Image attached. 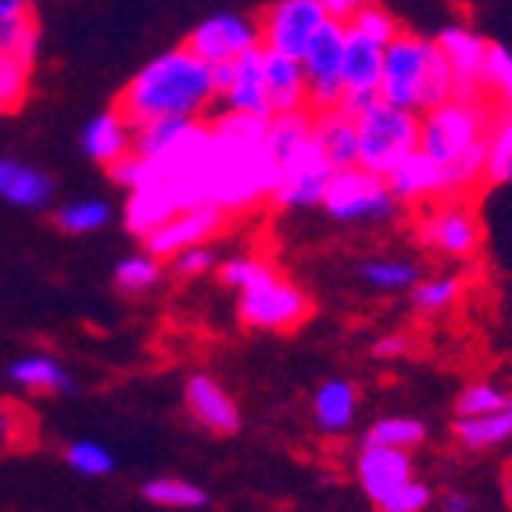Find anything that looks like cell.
I'll return each instance as SVG.
<instances>
[{
  "instance_id": "obj_1",
  "label": "cell",
  "mask_w": 512,
  "mask_h": 512,
  "mask_svg": "<svg viewBox=\"0 0 512 512\" xmlns=\"http://www.w3.org/2000/svg\"><path fill=\"white\" fill-rule=\"evenodd\" d=\"M269 115L222 111L212 122V147L197 190L205 205L248 212L262 197H273L280 165L269 154Z\"/></svg>"
},
{
  "instance_id": "obj_2",
  "label": "cell",
  "mask_w": 512,
  "mask_h": 512,
  "mask_svg": "<svg viewBox=\"0 0 512 512\" xmlns=\"http://www.w3.org/2000/svg\"><path fill=\"white\" fill-rule=\"evenodd\" d=\"M215 97H219V90H215L212 61H205L183 43L176 51L154 58L147 69H140L133 83L122 90L115 108L133 126H144V122L169 119V115L201 119Z\"/></svg>"
},
{
  "instance_id": "obj_3",
  "label": "cell",
  "mask_w": 512,
  "mask_h": 512,
  "mask_svg": "<svg viewBox=\"0 0 512 512\" xmlns=\"http://www.w3.org/2000/svg\"><path fill=\"white\" fill-rule=\"evenodd\" d=\"M487 137H491V108L480 101V94H455L452 101L427 111L423 129H419V147L441 169H448Z\"/></svg>"
},
{
  "instance_id": "obj_4",
  "label": "cell",
  "mask_w": 512,
  "mask_h": 512,
  "mask_svg": "<svg viewBox=\"0 0 512 512\" xmlns=\"http://www.w3.org/2000/svg\"><path fill=\"white\" fill-rule=\"evenodd\" d=\"M419 129L423 119L416 111L380 97L366 115H359V165L387 180L412 151H419Z\"/></svg>"
},
{
  "instance_id": "obj_5",
  "label": "cell",
  "mask_w": 512,
  "mask_h": 512,
  "mask_svg": "<svg viewBox=\"0 0 512 512\" xmlns=\"http://www.w3.org/2000/svg\"><path fill=\"white\" fill-rule=\"evenodd\" d=\"M437 43L423 36L398 33L384 47V72H380V97L402 108L423 111V94H427V79L434 69Z\"/></svg>"
},
{
  "instance_id": "obj_6",
  "label": "cell",
  "mask_w": 512,
  "mask_h": 512,
  "mask_svg": "<svg viewBox=\"0 0 512 512\" xmlns=\"http://www.w3.org/2000/svg\"><path fill=\"white\" fill-rule=\"evenodd\" d=\"M398 197H394L391 183L376 172L362 169V165H348L337 169L326 183L323 208L341 222H373V219H391Z\"/></svg>"
},
{
  "instance_id": "obj_7",
  "label": "cell",
  "mask_w": 512,
  "mask_h": 512,
  "mask_svg": "<svg viewBox=\"0 0 512 512\" xmlns=\"http://www.w3.org/2000/svg\"><path fill=\"white\" fill-rule=\"evenodd\" d=\"M344 40H348V22L341 18H326L323 29L312 36L305 58L308 76V108L326 111L337 108L344 97Z\"/></svg>"
},
{
  "instance_id": "obj_8",
  "label": "cell",
  "mask_w": 512,
  "mask_h": 512,
  "mask_svg": "<svg viewBox=\"0 0 512 512\" xmlns=\"http://www.w3.org/2000/svg\"><path fill=\"white\" fill-rule=\"evenodd\" d=\"M333 165L330 158L323 154L319 147L316 133L298 144L291 154H283L280 158V176H276V190H273V201L280 208H312V205H323V194H326V183L333 176Z\"/></svg>"
},
{
  "instance_id": "obj_9",
  "label": "cell",
  "mask_w": 512,
  "mask_h": 512,
  "mask_svg": "<svg viewBox=\"0 0 512 512\" xmlns=\"http://www.w3.org/2000/svg\"><path fill=\"white\" fill-rule=\"evenodd\" d=\"M305 316L308 298L294 283L280 280L273 269L240 291V319L255 330H294L298 323H305Z\"/></svg>"
},
{
  "instance_id": "obj_10",
  "label": "cell",
  "mask_w": 512,
  "mask_h": 512,
  "mask_svg": "<svg viewBox=\"0 0 512 512\" xmlns=\"http://www.w3.org/2000/svg\"><path fill=\"white\" fill-rule=\"evenodd\" d=\"M326 18L330 15H326L323 0H280L262 18V43L269 51L305 58L308 43L323 29Z\"/></svg>"
},
{
  "instance_id": "obj_11",
  "label": "cell",
  "mask_w": 512,
  "mask_h": 512,
  "mask_svg": "<svg viewBox=\"0 0 512 512\" xmlns=\"http://www.w3.org/2000/svg\"><path fill=\"white\" fill-rule=\"evenodd\" d=\"M226 208L219 205H194V208H180L169 222H162L154 233L144 237V248L154 258H172L180 255L183 248H194V244H205L208 237L226 226Z\"/></svg>"
},
{
  "instance_id": "obj_12",
  "label": "cell",
  "mask_w": 512,
  "mask_h": 512,
  "mask_svg": "<svg viewBox=\"0 0 512 512\" xmlns=\"http://www.w3.org/2000/svg\"><path fill=\"white\" fill-rule=\"evenodd\" d=\"M258 43H262V26L240 15H215L190 33L187 47L212 65H222V61H233L251 47H258Z\"/></svg>"
},
{
  "instance_id": "obj_13",
  "label": "cell",
  "mask_w": 512,
  "mask_h": 512,
  "mask_svg": "<svg viewBox=\"0 0 512 512\" xmlns=\"http://www.w3.org/2000/svg\"><path fill=\"white\" fill-rule=\"evenodd\" d=\"M412 480L409 448H391V444L366 441L359 455V484L373 505H384L402 484Z\"/></svg>"
},
{
  "instance_id": "obj_14",
  "label": "cell",
  "mask_w": 512,
  "mask_h": 512,
  "mask_svg": "<svg viewBox=\"0 0 512 512\" xmlns=\"http://www.w3.org/2000/svg\"><path fill=\"white\" fill-rule=\"evenodd\" d=\"M419 240L441 255L466 258L480 244V226L462 205H444L441 212H430L419 226Z\"/></svg>"
},
{
  "instance_id": "obj_15",
  "label": "cell",
  "mask_w": 512,
  "mask_h": 512,
  "mask_svg": "<svg viewBox=\"0 0 512 512\" xmlns=\"http://www.w3.org/2000/svg\"><path fill=\"white\" fill-rule=\"evenodd\" d=\"M434 43L441 47V54L448 58V65H452L455 79H459V94H477L480 86H484L491 43L473 33V29H462V26L441 29V36H437Z\"/></svg>"
},
{
  "instance_id": "obj_16",
  "label": "cell",
  "mask_w": 512,
  "mask_h": 512,
  "mask_svg": "<svg viewBox=\"0 0 512 512\" xmlns=\"http://www.w3.org/2000/svg\"><path fill=\"white\" fill-rule=\"evenodd\" d=\"M226 111H251V115H273L265 97V47H251L240 58H233V76L226 94L219 97Z\"/></svg>"
},
{
  "instance_id": "obj_17",
  "label": "cell",
  "mask_w": 512,
  "mask_h": 512,
  "mask_svg": "<svg viewBox=\"0 0 512 512\" xmlns=\"http://www.w3.org/2000/svg\"><path fill=\"white\" fill-rule=\"evenodd\" d=\"M265 97H269L273 115L276 111L308 108V76L301 58L265 47Z\"/></svg>"
},
{
  "instance_id": "obj_18",
  "label": "cell",
  "mask_w": 512,
  "mask_h": 512,
  "mask_svg": "<svg viewBox=\"0 0 512 512\" xmlns=\"http://www.w3.org/2000/svg\"><path fill=\"white\" fill-rule=\"evenodd\" d=\"M187 409L212 434H233L240 427V412L233 405V398L205 373H197L187 380Z\"/></svg>"
},
{
  "instance_id": "obj_19",
  "label": "cell",
  "mask_w": 512,
  "mask_h": 512,
  "mask_svg": "<svg viewBox=\"0 0 512 512\" xmlns=\"http://www.w3.org/2000/svg\"><path fill=\"white\" fill-rule=\"evenodd\" d=\"M316 140L333 169L359 165V119H351L344 108L316 111Z\"/></svg>"
},
{
  "instance_id": "obj_20",
  "label": "cell",
  "mask_w": 512,
  "mask_h": 512,
  "mask_svg": "<svg viewBox=\"0 0 512 512\" xmlns=\"http://www.w3.org/2000/svg\"><path fill=\"white\" fill-rule=\"evenodd\" d=\"M133 140H137V126L122 115L119 108H111L104 111V115H97L90 126H86L83 133V147L86 154L94 158V162L101 165H111V162H119L122 154L133 151Z\"/></svg>"
},
{
  "instance_id": "obj_21",
  "label": "cell",
  "mask_w": 512,
  "mask_h": 512,
  "mask_svg": "<svg viewBox=\"0 0 512 512\" xmlns=\"http://www.w3.org/2000/svg\"><path fill=\"white\" fill-rule=\"evenodd\" d=\"M387 183H391L398 201H430V197H444V169L423 151V147L412 151L409 158L387 176Z\"/></svg>"
},
{
  "instance_id": "obj_22",
  "label": "cell",
  "mask_w": 512,
  "mask_h": 512,
  "mask_svg": "<svg viewBox=\"0 0 512 512\" xmlns=\"http://www.w3.org/2000/svg\"><path fill=\"white\" fill-rule=\"evenodd\" d=\"M176 212H180V201H176V194H172L169 183H144V187L129 190L126 226H129V233L147 237V233H154Z\"/></svg>"
},
{
  "instance_id": "obj_23",
  "label": "cell",
  "mask_w": 512,
  "mask_h": 512,
  "mask_svg": "<svg viewBox=\"0 0 512 512\" xmlns=\"http://www.w3.org/2000/svg\"><path fill=\"white\" fill-rule=\"evenodd\" d=\"M384 72V43L369 40L366 33L348 26L344 40V90H380Z\"/></svg>"
},
{
  "instance_id": "obj_24",
  "label": "cell",
  "mask_w": 512,
  "mask_h": 512,
  "mask_svg": "<svg viewBox=\"0 0 512 512\" xmlns=\"http://www.w3.org/2000/svg\"><path fill=\"white\" fill-rule=\"evenodd\" d=\"M0 197L18 208H43L54 197V183L29 165L0 162Z\"/></svg>"
},
{
  "instance_id": "obj_25",
  "label": "cell",
  "mask_w": 512,
  "mask_h": 512,
  "mask_svg": "<svg viewBox=\"0 0 512 512\" xmlns=\"http://www.w3.org/2000/svg\"><path fill=\"white\" fill-rule=\"evenodd\" d=\"M455 437H459L466 448H473V452H484V448H495V444L509 441L512 437V402L495 412H484V416H459Z\"/></svg>"
},
{
  "instance_id": "obj_26",
  "label": "cell",
  "mask_w": 512,
  "mask_h": 512,
  "mask_svg": "<svg viewBox=\"0 0 512 512\" xmlns=\"http://www.w3.org/2000/svg\"><path fill=\"white\" fill-rule=\"evenodd\" d=\"M316 423L330 434H341L351 427L355 409H359V398H355V387L348 380H326L316 391Z\"/></svg>"
},
{
  "instance_id": "obj_27",
  "label": "cell",
  "mask_w": 512,
  "mask_h": 512,
  "mask_svg": "<svg viewBox=\"0 0 512 512\" xmlns=\"http://www.w3.org/2000/svg\"><path fill=\"white\" fill-rule=\"evenodd\" d=\"M0 51L26 61L29 69H33L36 54H40V26H36L33 11H18V15L0 18Z\"/></svg>"
},
{
  "instance_id": "obj_28",
  "label": "cell",
  "mask_w": 512,
  "mask_h": 512,
  "mask_svg": "<svg viewBox=\"0 0 512 512\" xmlns=\"http://www.w3.org/2000/svg\"><path fill=\"white\" fill-rule=\"evenodd\" d=\"M8 376L15 384L29 387V391H72L69 373L58 366L47 355H29V359H18L15 366L8 369Z\"/></svg>"
},
{
  "instance_id": "obj_29",
  "label": "cell",
  "mask_w": 512,
  "mask_h": 512,
  "mask_svg": "<svg viewBox=\"0 0 512 512\" xmlns=\"http://www.w3.org/2000/svg\"><path fill=\"white\" fill-rule=\"evenodd\" d=\"M144 498L154 505H165V509H201V505L208 502V495L201 487L187 484V480H176V477L147 480Z\"/></svg>"
},
{
  "instance_id": "obj_30",
  "label": "cell",
  "mask_w": 512,
  "mask_h": 512,
  "mask_svg": "<svg viewBox=\"0 0 512 512\" xmlns=\"http://www.w3.org/2000/svg\"><path fill=\"white\" fill-rule=\"evenodd\" d=\"M487 180L512 183V111H505L487 137Z\"/></svg>"
},
{
  "instance_id": "obj_31",
  "label": "cell",
  "mask_w": 512,
  "mask_h": 512,
  "mask_svg": "<svg viewBox=\"0 0 512 512\" xmlns=\"http://www.w3.org/2000/svg\"><path fill=\"white\" fill-rule=\"evenodd\" d=\"M362 280L373 283L376 291H409V287H416L419 283V265L376 258V262L362 265Z\"/></svg>"
},
{
  "instance_id": "obj_32",
  "label": "cell",
  "mask_w": 512,
  "mask_h": 512,
  "mask_svg": "<svg viewBox=\"0 0 512 512\" xmlns=\"http://www.w3.org/2000/svg\"><path fill=\"white\" fill-rule=\"evenodd\" d=\"M29 101V65L0 51V104L4 111H18Z\"/></svg>"
},
{
  "instance_id": "obj_33",
  "label": "cell",
  "mask_w": 512,
  "mask_h": 512,
  "mask_svg": "<svg viewBox=\"0 0 512 512\" xmlns=\"http://www.w3.org/2000/svg\"><path fill=\"white\" fill-rule=\"evenodd\" d=\"M111 205L108 201H72L58 212V226L69 233H94L108 226Z\"/></svg>"
},
{
  "instance_id": "obj_34",
  "label": "cell",
  "mask_w": 512,
  "mask_h": 512,
  "mask_svg": "<svg viewBox=\"0 0 512 512\" xmlns=\"http://www.w3.org/2000/svg\"><path fill=\"white\" fill-rule=\"evenodd\" d=\"M423 437H427V430H423V423H419V419L394 416V419H380V423L369 430L366 441L391 444V448H416V444H423Z\"/></svg>"
},
{
  "instance_id": "obj_35",
  "label": "cell",
  "mask_w": 512,
  "mask_h": 512,
  "mask_svg": "<svg viewBox=\"0 0 512 512\" xmlns=\"http://www.w3.org/2000/svg\"><path fill=\"white\" fill-rule=\"evenodd\" d=\"M158 276H162V265H158V258H154L151 251H147V255L126 258V262L115 269V283H119L122 291H133V294L154 287Z\"/></svg>"
},
{
  "instance_id": "obj_36",
  "label": "cell",
  "mask_w": 512,
  "mask_h": 512,
  "mask_svg": "<svg viewBox=\"0 0 512 512\" xmlns=\"http://www.w3.org/2000/svg\"><path fill=\"white\" fill-rule=\"evenodd\" d=\"M351 29H359V33H366L369 40H376V43H391L394 36H398V22L391 18V11H384V8H376V4H362L355 15H351V22H348Z\"/></svg>"
},
{
  "instance_id": "obj_37",
  "label": "cell",
  "mask_w": 512,
  "mask_h": 512,
  "mask_svg": "<svg viewBox=\"0 0 512 512\" xmlns=\"http://www.w3.org/2000/svg\"><path fill=\"white\" fill-rule=\"evenodd\" d=\"M69 466L76 473H83V477H108L115 470V459L97 441H76L69 448Z\"/></svg>"
},
{
  "instance_id": "obj_38",
  "label": "cell",
  "mask_w": 512,
  "mask_h": 512,
  "mask_svg": "<svg viewBox=\"0 0 512 512\" xmlns=\"http://www.w3.org/2000/svg\"><path fill=\"white\" fill-rule=\"evenodd\" d=\"M459 291H462L459 280H452V276H437V280L416 283V294H412V301H416L419 312H444V308L455 305Z\"/></svg>"
},
{
  "instance_id": "obj_39",
  "label": "cell",
  "mask_w": 512,
  "mask_h": 512,
  "mask_svg": "<svg viewBox=\"0 0 512 512\" xmlns=\"http://www.w3.org/2000/svg\"><path fill=\"white\" fill-rule=\"evenodd\" d=\"M512 398L505 391H498L495 384H473L466 387V391L459 394V405H455V412L459 416H484V412H495L502 409V405H509Z\"/></svg>"
},
{
  "instance_id": "obj_40",
  "label": "cell",
  "mask_w": 512,
  "mask_h": 512,
  "mask_svg": "<svg viewBox=\"0 0 512 512\" xmlns=\"http://www.w3.org/2000/svg\"><path fill=\"white\" fill-rule=\"evenodd\" d=\"M484 83L495 86L505 111H512V54L505 51V47H491V51H487Z\"/></svg>"
},
{
  "instance_id": "obj_41",
  "label": "cell",
  "mask_w": 512,
  "mask_h": 512,
  "mask_svg": "<svg viewBox=\"0 0 512 512\" xmlns=\"http://www.w3.org/2000/svg\"><path fill=\"white\" fill-rule=\"evenodd\" d=\"M265 273H269V265L258 262V258H230L222 265V283H230L233 291H244L255 280H262Z\"/></svg>"
},
{
  "instance_id": "obj_42",
  "label": "cell",
  "mask_w": 512,
  "mask_h": 512,
  "mask_svg": "<svg viewBox=\"0 0 512 512\" xmlns=\"http://www.w3.org/2000/svg\"><path fill=\"white\" fill-rule=\"evenodd\" d=\"M427 505H430V487L409 480V484L398 487V491H394V495L387 498L380 509H384V512H423Z\"/></svg>"
},
{
  "instance_id": "obj_43",
  "label": "cell",
  "mask_w": 512,
  "mask_h": 512,
  "mask_svg": "<svg viewBox=\"0 0 512 512\" xmlns=\"http://www.w3.org/2000/svg\"><path fill=\"white\" fill-rule=\"evenodd\" d=\"M215 265V251L205 248V244H194V248H183L180 255H172V269L183 276H197V273H208Z\"/></svg>"
},
{
  "instance_id": "obj_44",
  "label": "cell",
  "mask_w": 512,
  "mask_h": 512,
  "mask_svg": "<svg viewBox=\"0 0 512 512\" xmlns=\"http://www.w3.org/2000/svg\"><path fill=\"white\" fill-rule=\"evenodd\" d=\"M376 101H380V90H344V97H341L337 108L348 111L351 119H359V115H366Z\"/></svg>"
},
{
  "instance_id": "obj_45",
  "label": "cell",
  "mask_w": 512,
  "mask_h": 512,
  "mask_svg": "<svg viewBox=\"0 0 512 512\" xmlns=\"http://www.w3.org/2000/svg\"><path fill=\"white\" fill-rule=\"evenodd\" d=\"M366 0H323V8L330 18H341V22H351V15L362 8Z\"/></svg>"
},
{
  "instance_id": "obj_46",
  "label": "cell",
  "mask_w": 512,
  "mask_h": 512,
  "mask_svg": "<svg viewBox=\"0 0 512 512\" xmlns=\"http://www.w3.org/2000/svg\"><path fill=\"white\" fill-rule=\"evenodd\" d=\"M376 355L380 359H391V355H402L405 351V337H384V341H376Z\"/></svg>"
},
{
  "instance_id": "obj_47",
  "label": "cell",
  "mask_w": 512,
  "mask_h": 512,
  "mask_svg": "<svg viewBox=\"0 0 512 512\" xmlns=\"http://www.w3.org/2000/svg\"><path fill=\"white\" fill-rule=\"evenodd\" d=\"M18 11H29V0H0V18L18 15Z\"/></svg>"
},
{
  "instance_id": "obj_48",
  "label": "cell",
  "mask_w": 512,
  "mask_h": 512,
  "mask_svg": "<svg viewBox=\"0 0 512 512\" xmlns=\"http://www.w3.org/2000/svg\"><path fill=\"white\" fill-rule=\"evenodd\" d=\"M444 509H448V512H470V502H466V498H459V495H452L448 502H444Z\"/></svg>"
},
{
  "instance_id": "obj_49",
  "label": "cell",
  "mask_w": 512,
  "mask_h": 512,
  "mask_svg": "<svg viewBox=\"0 0 512 512\" xmlns=\"http://www.w3.org/2000/svg\"><path fill=\"white\" fill-rule=\"evenodd\" d=\"M505 505L512 509V470L505 473Z\"/></svg>"
},
{
  "instance_id": "obj_50",
  "label": "cell",
  "mask_w": 512,
  "mask_h": 512,
  "mask_svg": "<svg viewBox=\"0 0 512 512\" xmlns=\"http://www.w3.org/2000/svg\"><path fill=\"white\" fill-rule=\"evenodd\" d=\"M0 115H4V104H0Z\"/></svg>"
}]
</instances>
